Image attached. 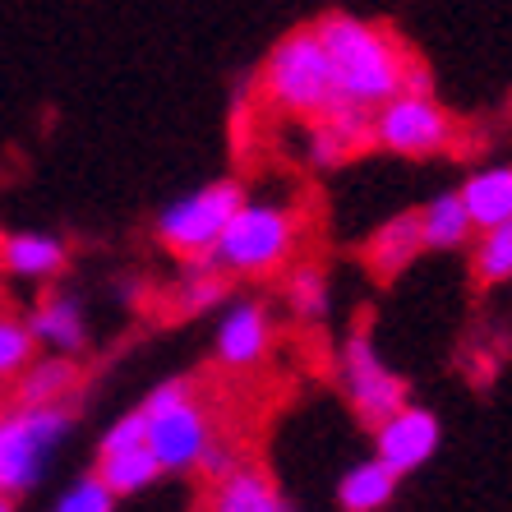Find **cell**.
Listing matches in <instances>:
<instances>
[{"label": "cell", "mask_w": 512, "mask_h": 512, "mask_svg": "<svg viewBox=\"0 0 512 512\" xmlns=\"http://www.w3.org/2000/svg\"><path fill=\"white\" fill-rule=\"evenodd\" d=\"M314 33L328 51L337 93L351 107L374 116L383 102H393L402 93H429V74L411 60V51L397 42V33H388L374 19L333 10L314 24Z\"/></svg>", "instance_id": "cell-1"}, {"label": "cell", "mask_w": 512, "mask_h": 512, "mask_svg": "<svg viewBox=\"0 0 512 512\" xmlns=\"http://www.w3.org/2000/svg\"><path fill=\"white\" fill-rule=\"evenodd\" d=\"M28 337H33L37 346H47L51 356H79L88 346V319H84V305L74 296H65V291H51V296H42L28 310L24 319Z\"/></svg>", "instance_id": "cell-11"}, {"label": "cell", "mask_w": 512, "mask_h": 512, "mask_svg": "<svg viewBox=\"0 0 512 512\" xmlns=\"http://www.w3.org/2000/svg\"><path fill=\"white\" fill-rule=\"evenodd\" d=\"M74 388H79V360L42 356L19 374V402L14 406H70Z\"/></svg>", "instance_id": "cell-17"}, {"label": "cell", "mask_w": 512, "mask_h": 512, "mask_svg": "<svg viewBox=\"0 0 512 512\" xmlns=\"http://www.w3.org/2000/svg\"><path fill=\"white\" fill-rule=\"evenodd\" d=\"M416 227H420V250H462V245H471V236H476L457 190L434 194L416 213Z\"/></svg>", "instance_id": "cell-16"}, {"label": "cell", "mask_w": 512, "mask_h": 512, "mask_svg": "<svg viewBox=\"0 0 512 512\" xmlns=\"http://www.w3.org/2000/svg\"><path fill=\"white\" fill-rule=\"evenodd\" d=\"M74 429V406H10L0 411V499L33 494Z\"/></svg>", "instance_id": "cell-4"}, {"label": "cell", "mask_w": 512, "mask_h": 512, "mask_svg": "<svg viewBox=\"0 0 512 512\" xmlns=\"http://www.w3.org/2000/svg\"><path fill=\"white\" fill-rule=\"evenodd\" d=\"M227 300V273H217L213 259H190L176 282V305L180 314H203L217 310Z\"/></svg>", "instance_id": "cell-21"}, {"label": "cell", "mask_w": 512, "mask_h": 512, "mask_svg": "<svg viewBox=\"0 0 512 512\" xmlns=\"http://www.w3.org/2000/svg\"><path fill=\"white\" fill-rule=\"evenodd\" d=\"M208 512H291L282 499V489L263 466L240 462L231 476L208 485Z\"/></svg>", "instance_id": "cell-13"}, {"label": "cell", "mask_w": 512, "mask_h": 512, "mask_svg": "<svg viewBox=\"0 0 512 512\" xmlns=\"http://www.w3.org/2000/svg\"><path fill=\"white\" fill-rule=\"evenodd\" d=\"M346 157H351V148L328 125H310V139H305V162L310 167H342Z\"/></svg>", "instance_id": "cell-26"}, {"label": "cell", "mask_w": 512, "mask_h": 512, "mask_svg": "<svg viewBox=\"0 0 512 512\" xmlns=\"http://www.w3.org/2000/svg\"><path fill=\"white\" fill-rule=\"evenodd\" d=\"M397 494V476L374 457H360L337 480V508L342 512H383Z\"/></svg>", "instance_id": "cell-15"}, {"label": "cell", "mask_w": 512, "mask_h": 512, "mask_svg": "<svg viewBox=\"0 0 512 512\" xmlns=\"http://www.w3.org/2000/svg\"><path fill=\"white\" fill-rule=\"evenodd\" d=\"M240 203H245V185L240 180H208L199 190L180 194L171 199L162 213H157L153 231L157 240L167 245L171 254L180 259H208L217 250V240L227 231V222L240 213Z\"/></svg>", "instance_id": "cell-6"}, {"label": "cell", "mask_w": 512, "mask_h": 512, "mask_svg": "<svg viewBox=\"0 0 512 512\" xmlns=\"http://www.w3.org/2000/svg\"><path fill=\"white\" fill-rule=\"evenodd\" d=\"M33 351H37V342L28 337L24 319H19V314H5V310H0V379L24 374L28 365H33Z\"/></svg>", "instance_id": "cell-23"}, {"label": "cell", "mask_w": 512, "mask_h": 512, "mask_svg": "<svg viewBox=\"0 0 512 512\" xmlns=\"http://www.w3.org/2000/svg\"><path fill=\"white\" fill-rule=\"evenodd\" d=\"M93 476L116 494V499H130V494H143L153 489V480L162 476L148 448H125V453H97Z\"/></svg>", "instance_id": "cell-19"}, {"label": "cell", "mask_w": 512, "mask_h": 512, "mask_svg": "<svg viewBox=\"0 0 512 512\" xmlns=\"http://www.w3.org/2000/svg\"><path fill=\"white\" fill-rule=\"evenodd\" d=\"M457 199H462V208L476 231L512 222V167H480L476 176H466Z\"/></svg>", "instance_id": "cell-14"}, {"label": "cell", "mask_w": 512, "mask_h": 512, "mask_svg": "<svg viewBox=\"0 0 512 512\" xmlns=\"http://www.w3.org/2000/svg\"><path fill=\"white\" fill-rule=\"evenodd\" d=\"M259 88H263V97H268V107H277L282 116L310 120V125L328 120L337 107H342L333 65H328V51H323L314 24L286 33L282 42L268 51Z\"/></svg>", "instance_id": "cell-2"}, {"label": "cell", "mask_w": 512, "mask_h": 512, "mask_svg": "<svg viewBox=\"0 0 512 512\" xmlns=\"http://www.w3.org/2000/svg\"><path fill=\"white\" fill-rule=\"evenodd\" d=\"M439 443H443L439 416H434L429 406L406 402L402 411H393L383 425H374V462H383L397 480H402L439 453Z\"/></svg>", "instance_id": "cell-9"}, {"label": "cell", "mask_w": 512, "mask_h": 512, "mask_svg": "<svg viewBox=\"0 0 512 512\" xmlns=\"http://www.w3.org/2000/svg\"><path fill=\"white\" fill-rule=\"evenodd\" d=\"M471 273L480 286H499L512 277V222L471 236Z\"/></svg>", "instance_id": "cell-22"}, {"label": "cell", "mask_w": 512, "mask_h": 512, "mask_svg": "<svg viewBox=\"0 0 512 512\" xmlns=\"http://www.w3.org/2000/svg\"><path fill=\"white\" fill-rule=\"evenodd\" d=\"M143 434H148V416L134 406V411H125V416H116L107 425V434H102V443H97V453H125V448H143Z\"/></svg>", "instance_id": "cell-25"}, {"label": "cell", "mask_w": 512, "mask_h": 512, "mask_svg": "<svg viewBox=\"0 0 512 512\" xmlns=\"http://www.w3.org/2000/svg\"><path fill=\"white\" fill-rule=\"evenodd\" d=\"M370 143L397 157H434L457 143V120L434 102V93H402L374 111Z\"/></svg>", "instance_id": "cell-7"}, {"label": "cell", "mask_w": 512, "mask_h": 512, "mask_svg": "<svg viewBox=\"0 0 512 512\" xmlns=\"http://www.w3.org/2000/svg\"><path fill=\"white\" fill-rule=\"evenodd\" d=\"M300 208L286 199H250L240 203V213L227 222L217 250L208 259L217 263V273L227 277H268L277 268L296 259L300 245Z\"/></svg>", "instance_id": "cell-3"}, {"label": "cell", "mask_w": 512, "mask_h": 512, "mask_svg": "<svg viewBox=\"0 0 512 512\" xmlns=\"http://www.w3.org/2000/svg\"><path fill=\"white\" fill-rule=\"evenodd\" d=\"M65 263H70V250L51 231H10L0 240V268L19 282H51L65 273Z\"/></svg>", "instance_id": "cell-12"}, {"label": "cell", "mask_w": 512, "mask_h": 512, "mask_svg": "<svg viewBox=\"0 0 512 512\" xmlns=\"http://www.w3.org/2000/svg\"><path fill=\"white\" fill-rule=\"evenodd\" d=\"M236 466H240V453L231 448V443H222V439L213 434V443L203 448V457H199V466H194V471H203V480H208V485H217V480L231 476Z\"/></svg>", "instance_id": "cell-27"}, {"label": "cell", "mask_w": 512, "mask_h": 512, "mask_svg": "<svg viewBox=\"0 0 512 512\" xmlns=\"http://www.w3.org/2000/svg\"><path fill=\"white\" fill-rule=\"evenodd\" d=\"M286 310L296 323H323L333 314V291H328V277L323 268L314 263H296L291 273H286Z\"/></svg>", "instance_id": "cell-20"}, {"label": "cell", "mask_w": 512, "mask_h": 512, "mask_svg": "<svg viewBox=\"0 0 512 512\" xmlns=\"http://www.w3.org/2000/svg\"><path fill=\"white\" fill-rule=\"evenodd\" d=\"M337 374H342V393H346V402H351V411L370 429L383 425L393 411L406 406V383L388 370V360L379 356V346H374V337L365 333V328L342 342V351H337Z\"/></svg>", "instance_id": "cell-8"}, {"label": "cell", "mask_w": 512, "mask_h": 512, "mask_svg": "<svg viewBox=\"0 0 512 512\" xmlns=\"http://www.w3.org/2000/svg\"><path fill=\"white\" fill-rule=\"evenodd\" d=\"M51 512H116V494L88 471V476H79L65 494H60Z\"/></svg>", "instance_id": "cell-24"}, {"label": "cell", "mask_w": 512, "mask_h": 512, "mask_svg": "<svg viewBox=\"0 0 512 512\" xmlns=\"http://www.w3.org/2000/svg\"><path fill=\"white\" fill-rule=\"evenodd\" d=\"M420 254V227L416 213H397L388 217L379 231L365 245V263H370L379 277H397L402 268H411V259Z\"/></svg>", "instance_id": "cell-18"}, {"label": "cell", "mask_w": 512, "mask_h": 512, "mask_svg": "<svg viewBox=\"0 0 512 512\" xmlns=\"http://www.w3.org/2000/svg\"><path fill=\"white\" fill-rule=\"evenodd\" d=\"M139 411L148 416L143 448L153 453L157 471H162V476H185V471H194L203 448L213 443V420H208L203 402L194 397V383L190 379L157 383L153 393L139 402Z\"/></svg>", "instance_id": "cell-5"}, {"label": "cell", "mask_w": 512, "mask_h": 512, "mask_svg": "<svg viewBox=\"0 0 512 512\" xmlns=\"http://www.w3.org/2000/svg\"><path fill=\"white\" fill-rule=\"evenodd\" d=\"M0 512H14V503H10V499H0Z\"/></svg>", "instance_id": "cell-28"}, {"label": "cell", "mask_w": 512, "mask_h": 512, "mask_svg": "<svg viewBox=\"0 0 512 512\" xmlns=\"http://www.w3.org/2000/svg\"><path fill=\"white\" fill-rule=\"evenodd\" d=\"M273 337H277V319L268 310V300H259V296L231 300L227 310H222V323H217L213 356L227 370H254V365L268 360Z\"/></svg>", "instance_id": "cell-10"}]
</instances>
